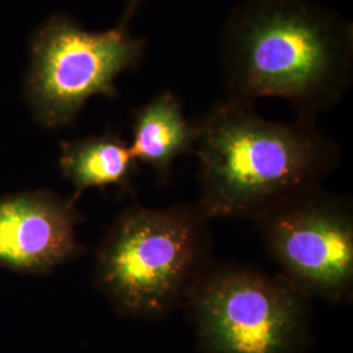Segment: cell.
<instances>
[{"label": "cell", "mask_w": 353, "mask_h": 353, "mask_svg": "<svg viewBox=\"0 0 353 353\" xmlns=\"http://www.w3.org/2000/svg\"><path fill=\"white\" fill-rule=\"evenodd\" d=\"M227 99L276 97L316 122L353 81V24L316 0H242L219 33Z\"/></svg>", "instance_id": "1"}, {"label": "cell", "mask_w": 353, "mask_h": 353, "mask_svg": "<svg viewBox=\"0 0 353 353\" xmlns=\"http://www.w3.org/2000/svg\"><path fill=\"white\" fill-rule=\"evenodd\" d=\"M196 204L214 219L256 220L279 203L322 186L341 148L316 122L271 121L252 105L223 100L194 119Z\"/></svg>", "instance_id": "2"}, {"label": "cell", "mask_w": 353, "mask_h": 353, "mask_svg": "<svg viewBox=\"0 0 353 353\" xmlns=\"http://www.w3.org/2000/svg\"><path fill=\"white\" fill-rule=\"evenodd\" d=\"M211 220L196 203L132 204L96 255L94 284L118 316L161 321L185 307L212 265Z\"/></svg>", "instance_id": "3"}, {"label": "cell", "mask_w": 353, "mask_h": 353, "mask_svg": "<svg viewBox=\"0 0 353 353\" xmlns=\"http://www.w3.org/2000/svg\"><path fill=\"white\" fill-rule=\"evenodd\" d=\"M313 300L279 274L212 262L185 305L203 353H306Z\"/></svg>", "instance_id": "4"}, {"label": "cell", "mask_w": 353, "mask_h": 353, "mask_svg": "<svg viewBox=\"0 0 353 353\" xmlns=\"http://www.w3.org/2000/svg\"><path fill=\"white\" fill-rule=\"evenodd\" d=\"M141 1L128 0L119 24L105 32H89L57 14L34 34L26 93L41 126H70L90 97L118 96L117 77L139 67L148 45L130 32Z\"/></svg>", "instance_id": "5"}, {"label": "cell", "mask_w": 353, "mask_h": 353, "mask_svg": "<svg viewBox=\"0 0 353 353\" xmlns=\"http://www.w3.org/2000/svg\"><path fill=\"white\" fill-rule=\"evenodd\" d=\"M279 275L309 299L341 305L353 297V205L323 189L306 190L254 220Z\"/></svg>", "instance_id": "6"}, {"label": "cell", "mask_w": 353, "mask_h": 353, "mask_svg": "<svg viewBox=\"0 0 353 353\" xmlns=\"http://www.w3.org/2000/svg\"><path fill=\"white\" fill-rule=\"evenodd\" d=\"M80 223L74 199L49 190L0 198V267L48 274L83 254L76 239Z\"/></svg>", "instance_id": "7"}, {"label": "cell", "mask_w": 353, "mask_h": 353, "mask_svg": "<svg viewBox=\"0 0 353 353\" xmlns=\"http://www.w3.org/2000/svg\"><path fill=\"white\" fill-rule=\"evenodd\" d=\"M131 152L138 164L148 165L161 182L172 176L176 159L194 153V121L185 115L182 99L166 89L132 114Z\"/></svg>", "instance_id": "8"}, {"label": "cell", "mask_w": 353, "mask_h": 353, "mask_svg": "<svg viewBox=\"0 0 353 353\" xmlns=\"http://www.w3.org/2000/svg\"><path fill=\"white\" fill-rule=\"evenodd\" d=\"M59 168L64 178L80 194L93 188L130 189L139 164L128 141L117 134L106 132L62 143Z\"/></svg>", "instance_id": "9"}]
</instances>
